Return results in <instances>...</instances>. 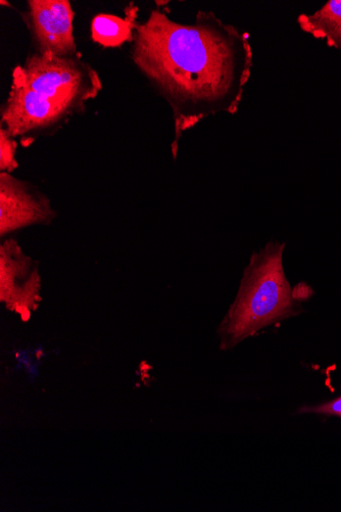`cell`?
<instances>
[{
  "label": "cell",
  "mask_w": 341,
  "mask_h": 512,
  "mask_svg": "<svg viewBox=\"0 0 341 512\" xmlns=\"http://www.w3.org/2000/svg\"><path fill=\"white\" fill-rule=\"evenodd\" d=\"M131 59L172 109L174 158L185 131L237 113L254 67L250 34L204 11L192 24L151 11L135 27Z\"/></svg>",
  "instance_id": "6da1fadb"
},
{
  "label": "cell",
  "mask_w": 341,
  "mask_h": 512,
  "mask_svg": "<svg viewBox=\"0 0 341 512\" xmlns=\"http://www.w3.org/2000/svg\"><path fill=\"white\" fill-rule=\"evenodd\" d=\"M284 248L283 243L270 242L251 257L235 301L218 329L221 350H230L300 312L299 297L283 268Z\"/></svg>",
  "instance_id": "7a4b0ae2"
},
{
  "label": "cell",
  "mask_w": 341,
  "mask_h": 512,
  "mask_svg": "<svg viewBox=\"0 0 341 512\" xmlns=\"http://www.w3.org/2000/svg\"><path fill=\"white\" fill-rule=\"evenodd\" d=\"M12 81L23 84L48 99L74 108L78 114L97 98L103 83L81 55L56 57L34 54L13 71Z\"/></svg>",
  "instance_id": "3957f363"
},
{
  "label": "cell",
  "mask_w": 341,
  "mask_h": 512,
  "mask_svg": "<svg viewBox=\"0 0 341 512\" xmlns=\"http://www.w3.org/2000/svg\"><path fill=\"white\" fill-rule=\"evenodd\" d=\"M76 114L78 112L74 108L12 81L0 125L28 146L39 136L56 133Z\"/></svg>",
  "instance_id": "277c9868"
},
{
  "label": "cell",
  "mask_w": 341,
  "mask_h": 512,
  "mask_svg": "<svg viewBox=\"0 0 341 512\" xmlns=\"http://www.w3.org/2000/svg\"><path fill=\"white\" fill-rule=\"evenodd\" d=\"M25 22L37 54L56 57L78 55L74 37V11L69 0H30Z\"/></svg>",
  "instance_id": "5b68a950"
},
{
  "label": "cell",
  "mask_w": 341,
  "mask_h": 512,
  "mask_svg": "<svg viewBox=\"0 0 341 512\" xmlns=\"http://www.w3.org/2000/svg\"><path fill=\"white\" fill-rule=\"evenodd\" d=\"M38 264L24 253L14 239L0 246V300L28 319L41 300Z\"/></svg>",
  "instance_id": "8992f818"
},
{
  "label": "cell",
  "mask_w": 341,
  "mask_h": 512,
  "mask_svg": "<svg viewBox=\"0 0 341 512\" xmlns=\"http://www.w3.org/2000/svg\"><path fill=\"white\" fill-rule=\"evenodd\" d=\"M57 215L50 199L36 186L8 172L0 173V237L34 225H50Z\"/></svg>",
  "instance_id": "52a82bcc"
},
{
  "label": "cell",
  "mask_w": 341,
  "mask_h": 512,
  "mask_svg": "<svg viewBox=\"0 0 341 512\" xmlns=\"http://www.w3.org/2000/svg\"><path fill=\"white\" fill-rule=\"evenodd\" d=\"M138 8L132 4L126 11V17L100 14L91 22L92 40L104 48H119L126 42H132L137 25Z\"/></svg>",
  "instance_id": "ba28073f"
},
{
  "label": "cell",
  "mask_w": 341,
  "mask_h": 512,
  "mask_svg": "<svg viewBox=\"0 0 341 512\" xmlns=\"http://www.w3.org/2000/svg\"><path fill=\"white\" fill-rule=\"evenodd\" d=\"M298 24L304 32L325 40L329 48L341 51V0H329L314 14H302Z\"/></svg>",
  "instance_id": "9c48e42d"
},
{
  "label": "cell",
  "mask_w": 341,
  "mask_h": 512,
  "mask_svg": "<svg viewBox=\"0 0 341 512\" xmlns=\"http://www.w3.org/2000/svg\"><path fill=\"white\" fill-rule=\"evenodd\" d=\"M17 145L16 138L0 125V170L2 172L10 173L18 168Z\"/></svg>",
  "instance_id": "30bf717a"
},
{
  "label": "cell",
  "mask_w": 341,
  "mask_h": 512,
  "mask_svg": "<svg viewBox=\"0 0 341 512\" xmlns=\"http://www.w3.org/2000/svg\"><path fill=\"white\" fill-rule=\"evenodd\" d=\"M302 412L341 417V396L317 407L303 408Z\"/></svg>",
  "instance_id": "8fae6325"
}]
</instances>
